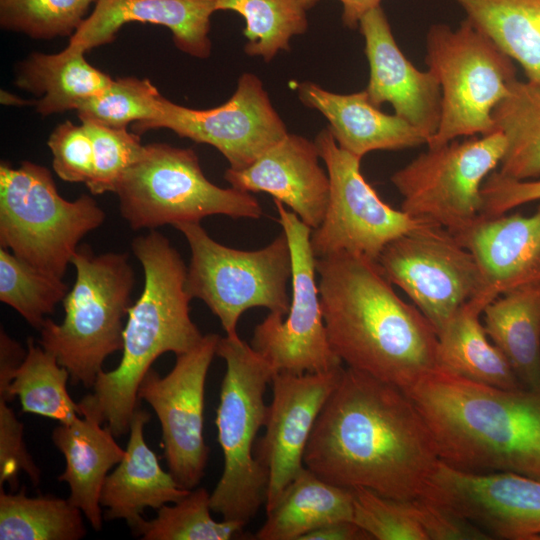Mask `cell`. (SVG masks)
Returning a JSON list of instances; mask_svg holds the SVG:
<instances>
[{
  "mask_svg": "<svg viewBox=\"0 0 540 540\" xmlns=\"http://www.w3.org/2000/svg\"><path fill=\"white\" fill-rule=\"evenodd\" d=\"M506 145L496 131L428 148L391 176L401 210L452 235L465 230L483 214L482 186L499 167Z\"/></svg>",
  "mask_w": 540,
  "mask_h": 540,
  "instance_id": "obj_11",
  "label": "cell"
},
{
  "mask_svg": "<svg viewBox=\"0 0 540 540\" xmlns=\"http://www.w3.org/2000/svg\"><path fill=\"white\" fill-rule=\"evenodd\" d=\"M162 99L150 80L124 77L113 80L102 92L81 102L76 111L80 120L108 127L127 128L134 123V132L141 134L159 116Z\"/></svg>",
  "mask_w": 540,
  "mask_h": 540,
  "instance_id": "obj_37",
  "label": "cell"
},
{
  "mask_svg": "<svg viewBox=\"0 0 540 540\" xmlns=\"http://www.w3.org/2000/svg\"><path fill=\"white\" fill-rule=\"evenodd\" d=\"M214 12L215 0H97L68 46L87 52L113 42L129 22L151 23L168 28L179 50L204 59L211 53L208 35Z\"/></svg>",
  "mask_w": 540,
  "mask_h": 540,
  "instance_id": "obj_22",
  "label": "cell"
},
{
  "mask_svg": "<svg viewBox=\"0 0 540 540\" xmlns=\"http://www.w3.org/2000/svg\"><path fill=\"white\" fill-rule=\"evenodd\" d=\"M220 337L204 335L194 348L176 355L168 374L160 376L151 368L138 388V399L146 401L159 419L169 472L188 490L198 486L208 462L203 435L205 383Z\"/></svg>",
  "mask_w": 540,
  "mask_h": 540,
  "instance_id": "obj_15",
  "label": "cell"
},
{
  "mask_svg": "<svg viewBox=\"0 0 540 540\" xmlns=\"http://www.w3.org/2000/svg\"><path fill=\"white\" fill-rule=\"evenodd\" d=\"M85 53L67 46L55 54L33 53L22 63L16 85L42 96L36 103L38 113L48 116L76 110L112 83L108 74L87 62Z\"/></svg>",
  "mask_w": 540,
  "mask_h": 540,
  "instance_id": "obj_28",
  "label": "cell"
},
{
  "mask_svg": "<svg viewBox=\"0 0 540 540\" xmlns=\"http://www.w3.org/2000/svg\"><path fill=\"white\" fill-rule=\"evenodd\" d=\"M149 420L150 414L139 404L130 422L125 455L107 475L100 495L101 506L107 508L104 519H124L132 531L144 519L141 514L145 508L158 510L190 492L162 469L157 455L146 444L143 431Z\"/></svg>",
  "mask_w": 540,
  "mask_h": 540,
  "instance_id": "obj_24",
  "label": "cell"
},
{
  "mask_svg": "<svg viewBox=\"0 0 540 540\" xmlns=\"http://www.w3.org/2000/svg\"><path fill=\"white\" fill-rule=\"evenodd\" d=\"M69 288L61 278L47 274L0 247V300L40 330L45 316L63 302Z\"/></svg>",
  "mask_w": 540,
  "mask_h": 540,
  "instance_id": "obj_36",
  "label": "cell"
},
{
  "mask_svg": "<svg viewBox=\"0 0 540 540\" xmlns=\"http://www.w3.org/2000/svg\"><path fill=\"white\" fill-rule=\"evenodd\" d=\"M174 227L191 250L186 290L192 299L208 306L227 336L238 335V321L250 308L264 307L282 316L288 313L292 260L284 232L264 248L243 251L213 240L200 223Z\"/></svg>",
  "mask_w": 540,
  "mask_h": 540,
  "instance_id": "obj_10",
  "label": "cell"
},
{
  "mask_svg": "<svg viewBox=\"0 0 540 540\" xmlns=\"http://www.w3.org/2000/svg\"><path fill=\"white\" fill-rule=\"evenodd\" d=\"M172 504L160 507L154 519H143L134 534L143 540H230L246 526L235 520L215 521L210 514V494L203 487L190 490Z\"/></svg>",
  "mask_w": 540,
  "mask_h": 540,
  "instance_id": "obj_35",
  "label": "cell"
},
{
  "mask_svg": "<svg viewBox=\"0 0 540 540\" xmlns=\"http://www.w3.org/2000/svg\"><path fill=\"white\" fill-rule=\"evenodd\" d=\"M82 514L68 498L0 489L1 540H79L86 535Z\"/></svg>",
  "mask_w": 540,
  "mask_h": 540,
  "instance_id": "obj_33",
  "label": "cell"
},
{
  "mask_svg": "<svg viewBox=\"0 0 540 540\" xmlns=\"http://www.w3.org/2000/svg\"><path fill=\"white\" fill-rule=\"evenodd\" d=\"M215 6L244 18V51L266 62L288 51L291 38L308 29L307 9L300 0H215Z\"/></svg>",
  "mask_w": 540,
  "mask_h": 540,
  "instance_id": "obj_34",
  "label": "cell"
},
{
  "mask_svg": "<svg viewBox=\"0 0 540 540\" xmlns=\"http://www.w3.org/2000/svg\"><path fill=\"white\" fill-rule=\"evenodd\" d=\"M81 416L52 431V441L65 458V470L58 476L70 488L68 500L78 507L95 531L103 526L100 495L109 470L125 455L115 435L100 416L79 402Z\"/></svg>",
  "mask_w": 540,
  "mask_h": 540,
  "instance_id": "obj_25",
  "label": "cell"
},
{
  "mask_svg": "<svg viewBox=\"0 0 540 540\" xmlns=\"http://www.w3.org/2000/svg\"><path fill=\"white\" fill-rule=\"evenodd\" d=\"M440 461L407 393L348 367L323 406L304 454L305 467L329 483L400 500L421 497Z\"/></svg>",
  "mask_w": 540,
  "mask_h": 540,
  "instance_id": "obj_1",
  "label": "cell"
},
{
  "mask_svg": "<svg viewBox=\"0 0 540 540\" xmlns=\"http://www.w3.org/2000/svg\"><path fill=\"white\" fill-rule=\"evenodd\" d=\"M425 62L442 91L441 119L428 148L496 132L493 111L517 77L514 61L487 34L467 17L455 30L432 25Z\"/></svg>",
  "mask_w": 540,
  "mask_h": 540,
  "instance_id": "obj_8",
  "label": "cell"
},
{
  "mask_svg": "<svg viewBox=\"0 0 540 540\" xmlns=\"http://www.w3.org/2000/svg\"><path fill=\"white\" fill-rule=\"evenodd\" d=\"M48 147L52 166L59 178L70 183L90 182L95 161L91 138L85 126L71 121L59 124L50 134Z\"/></svg>",
  "mask_w": 540,
  "mask_h": 540,
  "instance_id": "obj_41",
  "label": "cell"
},
{
  "mask_svg": "<svg viewBox=\"0 0 540 540\" xmlns=\"http://www.w3.org/2000/svg\"><path fill=\"white\" fill-rule=\"evenodd\" d=\"M115 193L120 213L133 230L200 223L212 215L257 219L263 214L250 192L209 181L193 149L165 143L144 145Z\"/></svg>",
  "mask_w": 540,
  "mask_h": 540,
  "instance_id": "obj_9",
  "label": "cell"
},
{
  "mask_svg": "<svg viewBox=\"0 0 540 540\" xmlns=\"http://www.w3.org/2000/svg\"><path fill=\"white\" fill-rule=\"evenodd\" d=\"M91 138L95 170L86 185L93 195L114 192L129 168L139 159L144 145L139 134L127 128L108 127L81 120Z\"/></svg>",
  "mask_w": 540,
  "mask_h": 540,
  "instance_id": "obj_39",
  "label": "cell"
},
{
  "mask_svg": "<svg viewBox=\"0 0 540 540\" xmlns=\"http://www.w3.org/2000/svg\"><path fill=\"white\" fill-rule=\"evenodd\" d=\"M314 142L330 180L324 219L310 236L316 258L344 252L377 262L388 243L428 223L385 203L363 177L361 159L339 147L328 127Z\"/></svg>",
  "mask_w": 540,
  "mask_h": 540,
  "instance_id": "obj_12",
  "label": "cell"
},
{
  "mask_svg": "<svg viewBox=\"0 0 540 540\" xmlns=\"http://www.w3.org/2000/svg\"><path fill=\"white\" fill-rule=\"evenodd\" d=\"M453 236L478 265L481 287L469 303L479 311L504 292L540 280V204L528 215L481 216Z\"/></svg>",
  "mask_w": 540,
  "mask_h": 540,
  "instance_id": "obj_20",
  "label": "cell"
},
{
  "mask_svg": "<svg viewBox=\"0 0 540 540\" xmlns=\"http://www.w3.org/2000/svg\"><path fill=\"white\" fill-rule=\"evenodd\" d=\"M306 9L320 0H300ZM342 4V22L349 29L358 28L361 18L371 9L380 6L381 0H338Z\"/></svg>",
  "mask_w": 540,
  "mask_h": 540,
  "instance_id": "obj_46",
  "label": "cell"
},
{
  "mask_svg": "<svg viewBox=\"0 0 540 540\" xmlns=\"http://www.w3.org/2000/svg\"><path fill=\"white\" fill-rule=\"evenodd\" d=\"M353 495V521L371 539L427 540L410 500L385 497L366 488H354Z\"/></svg>",
  "mask_w": 540,
  "mask_h": 540,
  "instance_id": "obj_40",
  "label": "cell"
},
{
  "mask_svg": "<svg viewBox=\"0 0 540 540\" xmlns=\"http://www.w3.org/2000/svg\"><path fill=\"white\" fill-rule=\"evenodd\" d=\"M478 28L540 85V0H454Z\"/></svg>",
  "mask_w": 540,
  "mask_h": 540,
  "instance_id": "obj_30",
  "label": "cell"
},
{
  "mask_svg": "<svg viewBox=\"0 0 540 540\" xmlns=\"http://www.w3.org/2000/svg\"><path fill=\"white\" fill-rule=\"evenodd\" d=\"M442 462L540 479V387L504 389L439 368L405 390Z\"/></svg>",
  "mask_w": 540,
  "mask_h": 540,
  "instance_id": "obj_3",
  "label": "cell"
},
{
  "mask_svg": "<svg viewBox=\"0 0 540 540\" xmlns=\"http://www.w3.org/2000/svg\"><path fill=\"white\" fill-rule=\"evenodd\" d=\"M8 403L6 399L0 398V489L7 482L15 490L20 472L26 473L32 484L37 486L40 470L24 443L23 425Z\"/></svg>",
  "mask_w": 540,
  "mask_h": 540,
  "instance_id": "obj_42",
  "label": "cell"
},
{
  "mask_svg": "<svg viewBox=\"0 0 540 540\" xmlns=\"http://www.w3.org/2000/svg\"><path fill=\"white\" fill-rule=\"evenodd\" d=\"M377 263L437 334L481 287L480 271L471 252L449 231L431 223L388 243Z\"/></svg>",
  "mask_w": 540,
  "mask_h": 540,
  "instance_id": "obj_14",
  "label": "cell"
},
{
  "mask_svg": "<svg viewBox=\"0 0 540 540\" xmlns=\"http://www.w3.org/2000/svg\"><path fill=\"white\" fill-rule=\"evenodd\" d=\"M131 248L143 267L144 286L128 310L122 357L115 369L98 374L93 393L80 401L98 413L115 437L129 432L140 404L139 385L153 362L164 353L191 350L204 336L190 317L186 265L167 237L150 230L137 236Z\"/></svg>",
  "mask_w": 540,
  "mask_h": 540,
  "instance_id": "obj_4",
  "label": "cell"
},
{
  "mask_svg": "<svg viewBox=\"0 0 540 540\" xmlns=\"http://www.w3.org/2000/svg\"><path fill=\"white\" fill-rule=\"evenodd\" d=\"M292 260V296L285 316L268 313L253 330L250 345L275 373H320L343 366L332 351L324 324L312 229L274 199Z\"/></svg>",
  "mask_w": 540,
  "mask_h": 540,
  "instance_id": "obj_13",
  "label": "cell"
},
{
  "mask_svg": "<svg viewBox=\"0 0 540 540\" xmlns=\"http://www.w3.org/2000/svg\"><path fill=\"white\" fill-rule=\"evenodd\" d=\"M492 116L507 143L496 171L515 180L540 178V85L516 79Z\"/></svg>",
  "mask_w": 540,
  "mask_h": 540,
  "instance_id": "obj_31",
  "label": "cell"
},
{
  "mask_svg": "<svg viewBox=\"0 0 540 540\" xmlns=\"http://www.w3.org/2000/svg\"><path fill=\"white\" fill-rule=\"evenodd\" d=\"M481 315L467 303L438 332L440 368L489 386L523 387L507 358L486 334Z\"/></svg>",
  "mask_w": 540,
  "mask_h": 540,
  "instance_id": "obj_29",
  "label": "cell"
},
{
  "mask_svg": "<svg viewBox=\"0 0 540 540\" xmlns=\"http://www.w3.org/2000/svg\"><path fill=\"white\" fill-rule=\"evenodd\" d=\"M493 539L540 540V479L469 472L439 462L424 494Z\"/></svg>",
  "mask_w": 540,
  "mask_h": 540,
  "instance_id": "obj_17",
  "label": "cell"
},
{
  "mask_svg": "<svg viewBox=\"0 0 540 540\" xmlns=\"http://www.w3.org/2000/svg\"><path fill=\"white\" fill-rule=\"evenodd\" d=\"M301 540H371V537L354 521H336L307 533Z\"/></svg>",
  "mask_w": 540,
  "mask_h": 540,
  "instance_id": "obj_45",
  "label": "cell"
},
{
  "mask_svg": "<svg viewBox=\"0 0 540 540\" xmlns=\"http://www.w3.org/2000/svg\"><path fill=\"white\" fill-rule=\"evenodd\" d=\"M489 339L523 387H540V280L504 292L482 311Z\"/></svg>",
  "mask_w": 540,
  "mask_h": 540,
  "instance_id": "obj_26",
  "label": "cell"
},
{
  "mask_svg": "<svg viewBox=\"0 0 540 540\" xmlns=\"http://www.w3.org/2000/svg\"><path fill=\"white\" fill-rule=\"evenodd\" d=\"M319 158L315 142L288 133L248 167L228 168L224 178L235 189L272 195L313 230L322 223L330 196Z\"/></svg>",
  "mask_w": 540,
  "mask_h": 540,
  "instance_id": "obj_21",
  "label": "cell"
},
{
  "mask_svg": "<svg viewBox=\"0 0 540 540\" xmlns=\"http://www.w3.org/2000/svg\"><path fill=\"white\" fill-rule=\"evenodd\" d=\"M300 101L319 111L342 149L362 159L377 150H402L426 144L424 135L396 114L374 106L365 90L337 94L313 82L299 84Z\"/></svg>",
  "mask_w": 540,
  "mask_h": 540,
  "instance_id": "obj_23",
  "label": "cell"
},
{
  "mask_svg": "<svg viewBox=\"0 0 540 540\" xmlns=\"http://www.w3.org/2000/svg\"><path fill=\"white\" fill-rule=\"evenodd\" d=\"M69 372L56 357L32 337L27 338L26 355L9 385H0V398L11 402L19 397L23 413H33L68 424L81 416L67 390Z\"/></svg>",
  "mask_w": 540,
  "mask_h": 540,
  "instance_id": "obj_32",
  "label": "cell"
},
{
  "mask_svg": "<svg viewBox=\"0 0 540 540\" xmlns=\"http://www.w3.org/2000/svg\"><path fill=\"white\" fill-rule=\"evenodd\" d=\"M159 128L213 146L233 170L248 167L289 133L262 81L252 73L242 74L234 94L215 108L192 109L163 97L159 116L144 132Z\"/></svg>",
  "mask_w": 540,
  "mask_h": 540,
  "instance_id": "obj_16",
  "label": "cell"
},
{
  "mask_svg": "<svg viewBox=\"0 0 540 540\" xmlns=\"http://www.w3.org/2000/svg\"><path fill=\"white\" fill-rule=\"evenodd\" d=\"M316 272L328 341L348 368L403 391L440 368L435 328L377 262L341 252L316 258Z\"/></svg>",
  "mask_w": 540,
  "mask_h": 540,
  "instance_id": "obj_2",
  "label": "cell"
},
{
  "mask_svg": "<svg viewBox=\"0 0 540 540\" xmlns=\"http://www.w3.org/2000/svg\"><path fill=\"white\" fill-rule=\"evenodd\" d=\"M343 370L341 366L320 373L273 375L265 431L254 446V456L269 476L266 512L305 468L304 454L312 430Z\"/></svg>",
  "mask_w": 540,
  "mask_h": 540,
  "instance_id": "obj_18",
  "label": "cell"
},
{
  "mask_svg": "<svg viewBox=\"0 0 540 540\" xmlns=\"http://www.w3.org/2000/svg\"><path fill=\"white\" fill-rule=\"evenodd\" d=\"M104 219L91 196L64 199L46 167L1 163L0 246L41 271L62 279L80 240Z\"/></svg>",
  "mask_w": 540,
  "mask_h": 540,
  "instance_id": "obj_7",
  "label": "cell"
},
{
  "mask_svg": "<svg viewBox=\"0 0 540 540\" xmlns=\"http://www.w3.org/2000/svg\"><path fill=\"white\" fill-rule=\"evenodd\" d=\"M410 504L427 540L493 539L474 523L427 498L411 499Z\"/></svg>",
  "mask_w": 540,
  "mask_h": 540,
  "instance_id": "obj_43",
  "label": "cell"
},
{
  "mask_svg": "<svg viewBox=\"0 0 540 540\" xmlns=\"http://www.w3.org/2000/svg\"><path fill=\"white\" fill-rule=\"evenodd\" d=\"M358 28L370 68L365 89L369 101L378 108L391 104L394 114L418 129L428 142L441 119L442 91L437 77L428 69L418 70L404 56L381 5L368 11Z\"/></svg>",
  "mask_w": 540,
  "mask_h": 540,
  "instance_id": "obj_19",
  "label": "cell"
},
{
  "mask_svg": "<svg viewBox=\"0 0 540 540\" xmlns=\"http://www.w3.org/2000/svg\"><path fill=\"white\" fill-rule=\"evenodd\" d=\"M482 216H496L516 207L540 201V178L515 180L493 171L482 186Z\"/></svg>",
  "mask_w": 540,
  "mask_h": 540,
  "instance_id": "obj_44",
  "label": "cell"
},
{
  "mask_svg": "<svg viewBox=\"0 0 540 540\" xmlns=\"http://www.w3.org/2000/svg\"><path fill=\"white\" fill-rule=\"evenodd\" d=\"M353 489L329 483L307 467L287 486L263 525L258 540H301L336 521H353Z\"/></svg>",
  "mask_w": 540,
  "mask_h": 540,
  "instance_id": "obj_27",
  "label": "cell"
},
{
  "mask_svg": "<svg viewBox=\"0 0 540 540\" xmlns=\"http://www.w3.org/2000/svg\"><path fill=\"white\" fill-rule=\"evenodd\" d=\"M216 354L226 364L215 418L224 468L210 507L225 520L247 524L267 497L268 472L256 460L254 446L266 423L264 396L274 371L238 335L220 337Z\"/></svg>",
  "mask_w": 540,
  "mask_h": 540,
  "instance_id": "obj_6",
  "label": "cell"
},
{
  "mask_svg": "<svg viewBox=\"0 0 540 540\" xmlns=\"http://www.w3.org/2000/svg\"><path fill=\"white\" fill-rule=\"evenodd\" d=\"M97 0H0V25L35 39L72 36Z\"/></svg>",
  "mask_w": 540,
  "mask_h": 540,
  "instance_id": "obj_38",
  "label": "cell"
},
{
  "mask_svg": "<svg viewBox=\"0 0 540 540\" xmlns=\"http://www.w3.org/2000/svg\"><path fill=\"white\" fill-rule=\"evenodd\" d=\"M71 263L76 277L63 300V321L46 318L39 344L67 369L72 385L92 388L105 359L122 351L135 274L127 253L95 254L87 244Z\"/></svg>",
  "mask_w": 540,
  "mask_h": 540,
  "instance_id": "obj_5",
  "label": "cell"
}]
</instances>
